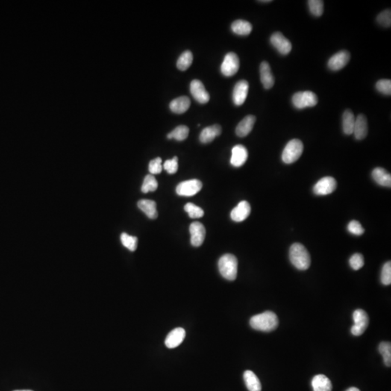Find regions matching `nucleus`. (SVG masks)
I'll use <instances>...</instances> for the list:
<instances>
[{
  "mask_svg": "<svg viewBox=\"0 0 391 391\" xmlns=\"http://www.w3.org/2000/svg\"><path fill=\"white\" fill-rule=\"evenodd\" d=\"M377 91L383 95L390 96L391 95V81L389 79H381L376 83Z\"/></svg>",
  "mask_w": 391,
  "mask_h": 391,
  "instance_id": "nucleus-39",
  "label": "nucleus"
},
{
  "mask_svg": "<svg viewBox=\"0 0 391 391\" xmlns=\"http://www.w3.org/2000/svg\"><path fill=\"white\" fill-rule=\"evenodd\" d=\"M178 157H174L171 160H168L164 164V169L169 174H175L178 170Z\"/></svg>",
  "mask_w": 391,
  "mask_h": 391,
  "instance_id": "nucleus-41",
  "label": "nucleus"
},
{
  "mask_svg": "<svg viewBox=\"0 0 391 391\" xmlns=\"http://www.w3.org/2000/svg\"><path fill=\"white\" fill-rule=\"evenodd\" d=\"M221 133H222V128L218 124L207 127V128H204L200 133V142L203 144L210 143L217 136H220Z\"/></svg>",
  "mask_w": 391,
  "mask_h": 391,
  "instance_id": "nucleus-21",
  "label": "nucleus"
},
{
  "mask_svg": "<svg viewBox=\"0 0 391 391\" xmlns=\"http://www.w3.org/2000/svg\"><path fill=\"white\" fill-rule=\"evenodd\" d=\"M245 384L249 391H262V385L257 376L251 370H246L244 373Z\"/></svg>",
  "mask_w": 391,
  "mask_h": 391,
  "instance_id": "nucleus-26",
  "label": "nucleus"
},
{
  "mask_svg": "<svg viewBox=\"0 0 391 391\" xmlns=\"http://www.w3.org/2000/svg\"><path fill=\"white\" fill-rule=\"evenodd\" d=\"M186 337V331L182 327H177L167 336L165 344L168 348H174L182 343Z\"/></svg>",
  "mask_w": 391,
  "mask_h": 391,
  "instance_id": "nucleus-17",
  "label": "nucleus"
},
{
  "mask_svg": "<svg viewBox=\"0 0 391 391\" xmlns=\"http://www.w3.org/2000/svg\"><path fill=\"white\" fill-rule=\"evenodd\" d=\"M121 239L122 245L130 251H134L137 248L138 239L135 236H130L126 233H122L121 236Z\"/></svg>",
  "mask_w": 391,
  "mask_h": 391,
  "instance_id": "nucleus-33",
  "label": "nucleus"
},
{
  "mask_svg": "<svg viewBox=\"0 0 391 391\" xmlns=\"http://www.w3.org/2000/svg\"><path fill=\"white\" fill-rule=\"evenodd\" d=\"M33 391L31 390H20V391Z\"/></svg>",
  "mask_w": 391,
  "mask_h": 391,
  "instance_id": "nucleus-45",
  "label": "nucleus"
},
{
  "mask_svg": "<svg viewBox=\"0 0 391 391\" xmlns=\"http://www.w3.org/2000/svg\"><path fill=\"white\" fill-rule=\"evenodd\" d=\"M138 207L150 219H156L158 216L157 204L152 200L142 199L138 202Z\"/></svg>",
  "mask_w": 391,
  "mask_h": 391,
  "instance_id": "nucleus-23",
  "label": "nucleus"
},
{
  "mask_svg": "<svg viewBox=\"0 0 391 391\" xmlns=\"http://www.w3.org/2000/svg\"><path fill=\"white\" fill-rule=\"evenodd\" d=\"M260 2H271V0H265V1H259Z\"/></svg>",
  "mask_w": 391,
  "mask_h": 391,
  "instance_id": "nucleus-44",
  "label": "nucleus"
},
{
  "mask_svg": "<svg viewBox=\"0 0 391 391\" xmlns=\"http://www.w3.org/2000/svg\"><path fill=\"white\" fill-rule=\"evenodd\" d=\"M248 156V151L245 147L243 145H236L232 148L230 164L236 168L242 167L246 162Z\"/></svg>",
  "mask_w": 391,
  "mask_h": 391,
  "instance_id": "nucleus-15",
  "label": "nucleus"
},
{
  "mask_svg": "<svg viewBox=\"0 0 391 391\" xmlns=\"http://www.w3.org/2000/svg\"><path fill=\"white\" fill-rule=\"evenodd\" d=\"M184 210L192 219L202 218L204 215V210L200 208L199 207L195 205V204H192V203L186 204L185 205Z\"/></svg>",
  "mask_w": 391,
  "mask_h": 391,
  "instance_id": "nucleus-35",
  "label": "nucleus"
},
{
  "mask_svg": "<svg viewBox=\"0 0 391 391\" xmlns=\"http://www.w3.org/2000/svg\"><path fill=\"white\" fill-rule=\"evenodd\" d=\"M372 178L377 184L385 187H391V175L384 168H377L372 172Z\"/></svg>",
  "mask_w": 391,
  "mask_h": 391,
  "instance_id": "nucleus-25",
  "label": "nucleus"
},
{
  "mask_svg": "<svg viewBox=\"0 0 391 391\" xmlns=\"http://www.w3.org/2000/svg\"><path fill=\"white\" fill-rule=\"evenodd\" d=\"M350 58H351L350 53L346 50H342L330 57L327 66L331 71H339L348 64Z\"/></svg>",
  "mask_w": 391,
  "mask_h": 391,
  "instance_id": "nucleus-11",
  "label": "nucleus"
},
{
  "mask_svg": "<svg viewBox=\"0 0 391 391\" xmlns=\"http://www.w3.org/2000/svg\"><path fill=\"white\" fill-rule=\"evenodd\" d=\"M193 63V54L192 51L187 50L182 53L181 55L177 61V68L180 71H185L189 69V67Z\"/></svg>",
  "mask_w": 391,
  "mask_h": 391,
  "instance_id": "nucleus-29",
  "label": "nucleus"
},
{
  "mask_svg": "<svg viewBox=\"0 0 391 391\" xmlns=\"http://www.w3.org/2000/svg\"><path fill=\"white\" fill-rule=\"evenodd\" d=\"M377 21L382 26L389 28L391 25V11L390 9L384 10L377 17Z\"/></svg>",
  "mask_w": 391,
  "mask_h": 391,
  "instance_id": "nucleus-36",
  "label": "nucleus"
},
{
  "mask_svg": "<svg viewBox=\"0 0 391 391\" xmlns=\"http://www.w3.org/2000/svg\"><path fill=\"white\" fill-rule=\"evenodd\" d=\"M255 122L256 117L254 115H250L245 117L236 127V135L239 137H245L248 136L254 128Z\"/></svg>",
  "mask_w": 391,
  "mask_h": 391,
  "instance_id": "nucleus-20",
  "label": "nucleus"
},
{
  "mask_svg": "<svg viewBox=\"0 0 391 391\" xmlns=\"http://www.w3.org/2000/svg\"><path fill=\"white\" fill-rule=\"evenodd\" d=\"M240 62L237 54L229 52L225 55L223 62L221 65V72L226 77L234 75L239 71Z\"/></svg>",
  "mask_w": 391,
  "mask_h": 391,
  "instance_id": "nucleus-7",
  "label": "nucleus"
},
{
  "mask_svg": "<svg viewBox=\"0 0 391 391\" xmlns=\"http://www.w3.org/2000/svg\"><path fill=\"white\" fill-rule=\"evenodd\" d=\"M349 264L353 269L359 270L365 265V259H364L363 255L359 253L353 254L350 258Z\"/></svg>",
  "mask_w": 391,
  "mask_h": 391,
  "instance_id": "nucleus-38",
  "label": "nucleus"
},
{
  "mask_svg": "<svg viewBox=\"0 0 391 391\" xmlns=\"http://www.w3.org/2000/svg\"><path fill=\"white\" fill-rule=\"evenodd\" d=\"M251 213V206L246 201H242L233 209L230 213V218L235 222L245 220Z\"/></svg>",
  "mask_w": 391,
  "mask_h": 391,
  "instance_id": "nucleus-16",
  "label": "nucleus"
},
{
  "mask_svg": "<svg viewBox=\"0 0 391 391\" xmlns=\"http://www.w3.org/2000/svg\"><path fill=\"white\" fill-rule=\"evenodd\" d=\"M270 42L280 54L287 55L292 49V43L280 32H275L271 36Z\"/></svg>",
  "mask_w": 391,
  "mask_h": 391,
  "instance_id": "nucleus-10",
  "label": "nucleus"
},
{
  "mask_svg": "<svg viewBox=\"0 0 391 391\" xmlns=\"http://www.w3.org/2000/svg\"><path fill=\"white\" fill-rule=\"evenodd\" d=\"M379 351L383 356L385 365L390 367L391 365V344L390 342H382L379 345Z\"/></svg>",
  "mask_w": 391,
  "mask_h": 391,
  "instance_id": "nucleus-32",
  "label": "nucleus"
},
{
  "mask_svg": "<svg viewBox=\"0 0 391 391\" xmlns=\"http://www.w3.org/2000/svg\"><path fill=\"white\" fill-rule=\"evenodd\" d=\"M314 391H332L333 386L328 377L324 375L315 376L312 380Z\"/></svg>",
  "mask_w": 391,
  "mask_h": 391,
  "instance_id": "nucleus-24",
  "label": "nucleus"
},
{
  "mask_svg": "<svg viewBox=\"0 0 391 391\" xmlns=\"http://www.w3.org/2000/svg\"><path fill=\"white\" fill-rule=\"evenodd\" d=\"M190 105V98L186 96H182L171 101L170 109L175 114H183L189 110Z\"/></svg>",
  "mask_w": 391,
  "mask_h": 391,
  "instance_id": "nucleus-22",
  "label": "nucleus"
},
{
  "mask_svg": "<svg viewBox=\"0 0 391 391\" xmlns=\"http://www.w3.org/2000/svg\"><path fill=\"white\" fill-rule=\"evenodd\" d=\"M191 244L193 246L198 247L203 244L205 239L206 230L203 224L198 222H193L189 227Z\"/></svg>",
  "mask_w": 391,
  "mask_h": 391,
  "instance_id": "nucleus-13",
  "label": "nucleus"
},
{
  "mask_svg": "<svg viewBox=\"0 0 391 391\" xmlns=\"http://www.w3.org/2000/svg\"><path fill=\"white\" fill-rule=\"evenodd\" d=\"M381 282L385 286H389L391 283V262H386L383 265L381 272Z\"/></svg>",
  "mask_w": 391,
  "mask_h": 391,
  "instance_id": "nucleus-37",
  "label": "nucleus"
},
{
  "mask_svg": "<svg viewBox=\"0 0 391 391\" xmlns=\"http://www.w3.org/2000/svg\"><path fill=\"white\" fill-rule=\"evenodd\" d=\"M233 32L240 36H247L252 31V25L244 20H237L232 24Z\"/></svg>",
  "mask_w": 391,
  "mask_h": 391,
  "instance_id": "nucleus-27",
  "label": "nucleus"
},
{
  "mask_svg": "<svg viewBox=\"0 0 391 391\" xmlns=\"http://www.w3.org/2000/svg\"><path fill=\"white\" fill-rule=\"evenodd\" d=\"M309 8L313 16L320 17L323 14L324 2L322 0H310L308 1Z\"/></svg>",
  "mask_w": 391,
  "mask_h": 391,
  "instance_id": "nucleus-34",
  "label": "nucleus"
},
{
  "mask_svg": "<svg viewBox=\"0 0 391 391\" xmlns=\"http://www.w3.org/2000/svg\"><path fill=\"white\" fill-rule=\"evenodd\" d=\"M218 268L224 278L230 281L236 280L238 273L237 258L230 254L222 256L218 262Z\"/></svg>",
  "mask_w": 391,
  "mask_h": 391,
  "instance_id": "nucleus-3",
  "label": "nucleus"
},
{
  "mask_svg": "<svg viewBox=\"0 0 391 391\" xmlns=\"http://www.w3.org/2000/svg\"><path fill=\"white\" fill-rule=\"evenodd\" d=\"M348 230L356 236H361L365 233V229L362 228L360 222L357 220H352L348 225Z\"/></svg>",
  "mask_w": 391,
  "mask_h": 391,
  "instance_id": "nucleus-42",
  "label": "nucleus"
},
{
  "mask_svg": "<svg viewBox=\"0 0 391 391\" xmlns=\"http://www.w3.org/2000/svg\"><path fill=\"white\" fill-rule=\"evenodd\" d=\"M248 83L245 80L238 82L233 92V100L236 106H241L245 102L248 93Z\"/></svg>",
  "mask_w": 391,
  "mask_h": 391,
  "instance_id": "nucleus-14",
  "label": "nucleus"
},
{
  "mask_svg": "<svg viewBox=\"0 0 391 391\" xmlns=\"http://www.w3.org/2000/svg\"><path fill=\"white\" fill-rule=\"evenodd\" d=\"M337 187V182L333 177H324L321 178L313 188L314 193L316 195L325 196L333 193Z\"/></svg>",
  "mask_w": 391,
  "mask_h": 391,
  "instance_id": "nucleus-9",
  "label": "nucleus"
},
{
  "mask_svg": "<svg viewBox=\"0 0 391 391\" xmlns=\"http://www.w3.org/2000/svg\"><path fill=\"white\" fill-rule=\"evenodd\" d=\"M353 133L357 140H362L367 137L368 133V123L365 115L360 114L356 118Z\"/></svg>",
  "mask_w": 391,
  "mask_h": 391,
  "instance_id": "nucleus-19",
  "label": "nucleus"
},
{
  "mask_svg": "<svg viewBox=\"0 0 391 391\" xmlns=\"http://www.w3.org/2000/svg\"><path fill=\"white\" fill-rule=\"evenodd\" d=\"M260 79L265 89H270L275 84V78L269 63L263 61L260 65Z\"/></svg>",
  "mask_w": 391,
  "mask_h": 391,
  "instance_id": "nucleus-18",
  "label": "nucleus"
},
{
  "mask_svg": "<svg viewBox=\"0 0 391 391\" xmlns=\"http://www.w3.org/2000/svg\"><path fill=\"white\" fill-rule=\"evenodd\" d=\"M345 391H360V390H359V389H357V388L351 387L350 388V389H347V390Z\"/></svg>",
  "mask_w": 391,
  "mask_h": 391,
  "instance_id": "nucleus-43",
  "label": "nucleus"
},
{
  "mask_svg": "<svg viewBox=\"0 0 391 391\" xmlns=\"http://www.w3.org/2000/svg\"><path fill=\"white\" fill-rule=\"evenodd\" d=\"M318 102V96L310 91L297 92L292 98V103L294 107L298 110L314 107L317 105Z\"/></svg>",
  "mask_w": 391,
  "mask_h": 391,
  "instance_id": "nucleus-5",
  "label": "nucleus"
},
{
  "mask_svg": "<svg viewBox=\"0 0 391 391\" xmlns=\"http://www.w3.org/2000/svg\"><path fill=\"white\" fill-rule=\"evenodd\" d=\"M289 257L294 267L299 270H307L311 265L310 253L304 245L295 243L291 246Z\"/></svg>",
  "mask_w": 391,
  "mask_h": 391,
  "instance_id": "nucleus-2",
  "label": "nucleus"
},
{
  "mask_svg": "<svg viewBox=\"0 0 391 391\" xmlns=\"http://www.w3.org/2000/svg\"><path fill=\"white\" fill-rule=\"evenodd\" d=\"M189 133V128L187 126H186V125H179V126L176 127L172 131H171V133H168L167 137H168V139H174L175 140L182 142V141H184L185 139H187Z\"/></svg>",
  "mask_w": 391,
  "mask_h": 391,
  "instance_id": "nucleus-30",
  "label": "nucleus"
},
{
  "mask_svg": "<svg viewBox=\"0 0 391 391\" xmlns=\"http://www.w3.org/2000/svg\"><path fill=\"white\" fill-rule=\"evenodd\" d=\"M304 145L298 139H293L286 145L283 154L282 160L286 164H292L296 162L302 154Z\"/></svg>",
  "mask_w": 391,
  "mask_h": 391,
  "instance_id": "nucleus-4",
  "label": "nucleus"
},
{
  "mask_svg": "<svg viewBox=\"0 0 391 391\" xmlns=\"http://www.w3.org/2000/svg\"><path fill=\"white\" fill-rule=\"evenodd\" d=\"M353 319L354 325L351 327V333L355 336H361L367 328L369 325V317L365 311L357 310L353 313Z\"/></svg>",
  "mask_w": 391,
  "mask_h": 391,
  "instance_id": "nucleus-6",
  "label": "nucleus"
},
{
  "mask_svg": "<svg viewBox=\"0 0 391 391\" xmlns=\"http://www.w3.org/2000/svg\"><path fill=\"white\" fill-rule=\"evenodd\" d=\"M250 325L259 331L271 332L275 330L279 325L278 318L274 312L267 311L254 315L250 319Z\"/></svg>",
  "mask_w": 391,
  "mask_h": 391,
  "instance_id": "nucleus-1",
  "label": "nucleus"
},
{
  "mask_svg": "<svg viewBox=\"0 0 391 391\" xmlns=\"http://www.w3.org/2000/svg\"><path fill=\"white\" fill-rule=\"evenodd\" d=\"M157 187H158V183L154 175H147L142 184V192L145 194L154 192L157 190Z\"/></svg>",
  "mask_w": 391,
  "mask_h": 391,
  "instance_id": "nucleus-31",
  "label": "nucleus"
},
{
  "mask_svg": "<svg viewBox=\"0 0 391 391\" xmlns=\"http://www.w3.org/2000/svg\"><path fill=\"white\" fill-rule=\"evenodd\" d=\"M148 171L151 172V175H157L160 174L163 171L162 166V159L160 157L154 159L148 164Z\"/></svg>",
  "mask_w": 391,
  "mask_h": 391,
  "instance_id": "nucleus-40",
  "label": "nucleus"
},
{
  "mask_svg": "<svg viewBox=\"0 0 391 391\" xmlns=\"http://www.w3.org/2000/svg\"><path fill=\"white\" fill-rule=\"evenodd\" d=\"M190 92L193 98L201 104H206L210 101V95L206 90L202 82L194 80L190 85Z\"/></svg>",
  "mask_w": 391,
  "mask_h": 391,
  "instance_id": "nucleus-12",
  "label": "nucleus"
},
{
  "mask_svg": "<svg viewBox=\"0 0 391 391\" xmlns=\"http://www.w3.org/2000/svg\"><path fill=\"white\" fill-rule=\"evenodd\" d=\"M355 117L351 110H346L342 115V130L345 135L352 134L354 131Z\"/></svg>",
  "mask_w": 391,
  "mask_h": 391,
  "instance_id": "nucleus-28",
  "label": "nucleus"
},
{
  "mask_svg": "<svg viewBox=\"0 0 391 391\" xmlns=\"http://www.w3.org/2000/svg\"><path fill=\"white\" fill-rule=\"evenodd\" d=\"M202 189V183L197 179L181 182L176 187L177 195L183 196H192L196 195Z\"/></svg>",
  "mask_w": 391,
  "mask_h": 391,
  "instance_id": "nucleus-8",
  "label": "nucleus"
}]
</instances>
